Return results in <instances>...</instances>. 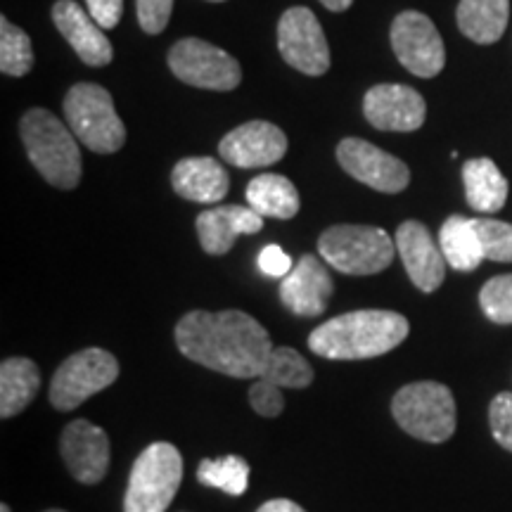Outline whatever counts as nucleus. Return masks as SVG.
Segmentation results:
<instances>
[{"instance_id": "nucleus-1", "label": "nucleus", "mask_w": 512, "mask_h": 512, "mask_svg": "<svg viewBox=\"0 0 512 512\" xmlns=\"http://www.w3.org/2000/svg\"><path fill=\"white\" fill-rule=\"evenodd\" d=\"M176 347L190 361L228 377H261L271 335L245 311H190L176 325Z\"/></svg>"}, {"instance_id": "nucleus-2", "label": "nucleus", "mask_w": 512, "mask_h": 512, "mask_svg": "<svg viewBox=\"0 0 512 512\" xmlns=\"http://www.w3.org/2000/svg\"><path fill=\"white\" fill-rule=\"evenodd\" d=\"M408 332L411 325L401 313L361 309L318 325L309 337V349L330 361H363L389 354Z\"/></svg>"}, {"instance_id": "nucleus-3", "label": "nucleus", "mask_w": 512, "mask_h": 512, "mask_svg": "<svg viewBox=\"0 0 512 512\" xmlns=\"http://www.w3.org/2000/svg\"><path fill=\"white\" fill-rule=\"evenodd\" d=\"M19 136L29 162L50 185L60 190H74L81 181V150L76 136L53 112L29 110L19 121Z\"/></svg>"}, {"instance_id": "nucleus-4", "label": "nucleus", "mask_w": 512, "mask_h": 512, "mask_svg": "<svg viewBox=\"0 0 512 512\" xmlns=\"http://www.w3.org/2000/svg\"><path fill=\"white\" fill-rule=\"evenodd\" d=\"M64 114L76 140L98 152L114 155L126 143V126L114 110L112 93L98 83H76L64 95Z\"/></svg>"}, {"instance_id": "nucleus-5", "label": "nucleus", "mask_w": 512, "mask_h": 512, "mask_svg": "<svg viewBox=\"0 0 512 512\" xmlns=\"http://www.w3.org/2000/svg\"><path fill=\"white\" fill-rule=\"evenodd\" d=\"M392 413L403 432L427 444H444L456 432V399L441 382L401 387L392 401Z\"/></svg>"}, {"instance_id": "nucleus-6", "label": "nucleus", "mask_w": 512, "mask_h": 512, "mask_svg": "<svg viewBox=\"0 0 512 512\" xmlns=\"http://www.w3.org/2000/svg\"><path fill=\"white\" fill-rule=\"evenodd\" d=\"M183 482V458L174 444L155 441L136 458L128 477L124 512H166Z\"/></svg>"}, {"instance_id": "nucleus-7", "label": "nucleus", "mask_w": 512, "mask_h": 512, "mask_svg": "<svg viewBox=\"0 0 512 512\" xmlns=\"http://www.w3.org/2000/svg\"><path fill=\"white\" fill-rule=\"evenodd\" d=\"M325 264L344 275H375L392 266L396 242L377 226H332L318 238Z\"/></svg>"}, {"instance_id": "nucleus-8", "label": "nucleus", "mask_w": 512, "mask_h": 512, "mask_svg": "<svg viewBox=\"0 0 512 512\" xmlns=\"http://www.w3.org/2000/svg\"><path fill=\"white\" fill-rule=\"evenodd\" d=\"M119 377V361L105 349L91 347L69 356L50 382V403L57 411H74Z\"/></svg>"}, {"instance_id": "nucleus-9", "label": "nucleus", "mask_w": 512, "mask_h": 512, "mask_svg": "<svg viewBox=\"0 0 512 512\" xmlns=\"http://www.w3.org/2000/svg\"><path fill=\"white\" fill-rule=\"evenodd\" d=\"M169 69L178 81L204 91H233L240 86L242 69L233 55L202 38H183L169 50Z\"/></svg>"}, {"instance_id": "nucleus-10", "label": "nucleus", "mask_w": 512, "mask_h": 512, "mask_svg": "<svg viewBox=\"0 0 512 512\" xmlns=\"http://www.w3.org/2000/svg\"><path fill=\"white\" fill-rule=\"evenodd\" d=\"M392 48L403 67L420 79H434L446 64V48L434 22L418 10H406L392 24Z\"/></svg>"}, {"instance_id": "nucleus-11", "label": "nucleus", "mask_w": 512, "mask_h": 512, "mask_svg": "<svg viewBox=\"0 0 512 512\" xmlns=\"http://www.w3.org/2000/svg\"><path fill=\"white\" fill-rule=\"evenodd\" d=\"M278 48L283 60L306 76H323L330 69L328 38L309 8H290L280 17Z\"/></svg>"}, {"instance_id": "nucleus-12", "label": "nucleus", "mask_w": 512, "mask_h": 512, "mask_svg": "<svg viewBox=\"0 0 512 512\" xmlns=\"http://www.w3.org/2000/svg\"><path fill=\"white\" fill-rule=\"evenodd\" d=\"M337 162L351 178L377 192L396 195L411 183V169L399 157L361 138H344L337 145Z\"/></svg>"}, {"instance_id": "nucleus-13", "label": "nucleus", "mask_w": 512, "mask_h": 512, "mask_svg": "<svg viewBox=\"0 0 512 512\" xmlns=\"http://www.w3.org/2000/svg\"><path fill=\"white\" fill-rule=\"evenodd\" d=\"M363 114L377 131L411 133L425 124L427 105L422 95L401 83H380L363 98Z\"/></svg>"}, {"instance_id": "nucleus-14", "label": "nucleus", "mask_w": 512, "mask_h": 512, "mask_svg": "<svg viewBox=\"0 0 512 512\" xmlns=\"http://www.w3.org/2000/svg\"><path fill=\"white\" fill-rule=\"evenodd\" d=\"M332 294H335V283L328 266L313 254H304L280 283V302L299 318L323 316Z\"/></svg>"}, {"instance_id": "nucleus-15", "label": "nucleus", "mask_w": 512, "mask_h": 512, "mask_svg": "<svg viewBox=\"0 0 512 512\" xmlns=\"http://www.w3.org/2000/svg\"><path fill=\"white\" fill-rule=\"evenodd\" d=\"M287 136L268 121H247L219 143V155L238 169H264L285 157Z\"/></svg>"}, {"instance_id": "nucleus-16", "label": "nucleus", "mask_w": 512, "mask_h": 512, "mask_svg": "<svg viewBox=\"0 0 512 512\" xmlns=\"http://www.w3.org/2000/svg\"><path fill=\"white\" fill-rule=\"evenodd\" d=\"M60 451L64 465L81 484H98L110 470V439L88 420H74L64 427Z\"/></svg>"}, {"instance_id": "nucleus-17", "label": "nucleus", "mask_w": 512, "mask_h": 512, "mask_svg": "<svg viewBox=\"0 0 512 512\" xmlns=\"http://www.w3.org/2000/svg\"><path fill=\"white\" fill-rule=\"evenodd\" d=\"M396 252L420 292H437L446 275V259L430 230L420 221H403L396 230Z\"/></svg>"}, {"instance_id": "nucleus-18", "label": "nucleus", "mask_w": 512, "mask_h": 512, "mask_svg": "<svg viewBox=\"0 0 512 512\" xmlns=\"http://www.w3.org/2000/svg\"><path fill=\"white\" fill-rule=\"evenodd\" d=\"M53 22L83 62L91 67H107L112 62L114 50L105 29L76 0H57L53 5Z\"/></svg>"}, {"instance_id": "nucleus-19", "label": "nucleus", "mask_w": 512, "mask_h": 512, "mask_svg": "<svg viewBox=\"0 0 512 512\" xmlns=\"http://www.w3.org/2000/svg\"><path fill=\"white\" fill-rule=\"evenodd\" d=\"M261 228H264V216L240 204L214 207L197 216V238L204 252L211 256L228 254L240 235H256L261 233Z\"/></svg>"}, {"instance_id": "nucleus-20", "label": "nucleus", "mask_w": 512, "mask_h": 512, "mask_svg": "<svg viewBox=\"0 0 512 512\" xmlns=\"http://www.w3.org/2000/svg\"><path fill=\"white\" fill-rule=\"evenodd\" d=\"M171 185L183 200L219 204L228 195L230 176L214 157H185L171 171Z\"/></svg>"}, {"instance_id": "nucleus-21", "label": "nucleus", "mask_w": 512, "mask_h": 512, "mask_svg": "<svg viewBox=\"0 0 512 512\" xmlns=\"http://www.w3.org/2000/svg\"><path fill=\"white\" fill-rule=\"evenodd\" d=\"M465 197L475 211L496 214L508 202V178L494 164V159L477 157L463 166Z\"/></svg>"}, {"instance_id": "nucleus-22", "label": "nucleus", "mask_w": 512, "mask_h": 512, "mask_svg": "<svg viewBox=\"0 0 512 512\" xmlns=\"http://www.w3.org/2000/svg\"><path fill=\"white\" fill-rule=\"evenodd\" d=\"M510 17V0H460L456 19L458 29L479 43L489 46L505 34Z\"/></svg>"}, {"instance_id": "nucleus-23", "label": "nucleus", "mask_w": 512, "mask_h": 512, "mask_svg": "<svg viewBox=\"0 0 512 512\" xmlns=\"http://www.w3.org/2000/svg\"><path fill=\"white\" fill-rule=\"evenodd\" d=\"M247 204L264 219L287 221L299 214V192L290 178L261 174L247 185Z\"/></svg>"}, {"instance_id": "nucleus-24", "label": "nucleus", "mask_w": 512, "mask_h": 512, "mask_svg": "<svg viewBox=\"0 0 512 512\" xmlns=\"http://www.w3.org/2000/svg\"><path fill=\"white\" fill-rule=\"evenodd\" d=\"M41 389V373L29 358H8L0 366V418L22 413Z\"/></svg>"}, {"instance_id": "nucleus-25", "label": "nucleus", "mask_w": 512, "mask_h": 512, "mask_svg": "<svg viewBox=\"0 0 512 512\" xmlns=\"http://www.w3.org/2000/svg\"><path fill=\"white\" fill-rule=\"evenodd\" d=\"M439 247L444 252L446 264L460 273L475 271L486 259L475 223L460 214L448 216L444 221V226L439 230Z\"/></svg>"}, {"instance_id": "nucleus-26", "label": "nucleus", "mask_w": 512, "mask_h": 512, "mask_svg": "<svg viewBox=\"0 0 512 512\" xmlns=\"http://www.w3.org/2000/svg\"><path fill=\"white\" fill-rule=\"evenodd\" d=\"M197 479L209 489H221L228 496H242L249 486V463L240 456L207 458L197 467Z\"/></svg>"}, {"instance_id": "nucleus-27", "label": "nucleus", "mask_w": 512, "mask_h": 512, "mask_svg": "<svg viewBox=\"0 0 512 512\" xmlns=\"http://www.w3.org/2000/svg\"><path fill=\"white\" fill-rule=\"evenodd\" d=\"M261 377L278 384L280 389H304L313 382V368L299 351L290 347H273Z\"/></svg>"}, {"instance_id": "nucleus-28", "label": "nucleus", "mask_w": 512, "mask_h": 512, "mask_svg": "<svg viewBox=\"0 0 512 512\" xmlns=\"http://www.w3.org/2000/svg\"><path fill=\"white\" fill-rule=\"evenodd\" d=\"M34 67V48L27 31H22L8 17L0 19V72L5 76H24Z\"/></svg>"}, {"instance_id": "nucleus-29", "label": "nucleus", "mask_w": 512, "mask_h": 512, "mask_svg": "<svg viewBox=\"0 0 512 512\" xmlns=\"http://www.w3.org/2000/svg\"><path fill=\"white\" fill-rule=\"evenodd\" d=\"M479 304L491 323L512 325V273L491 278L479 292Z\"/></svg>"}, {"instance_id": "nucleus-30", "label": "nucleus", "mask_w": 512, "mask_h": 512, "mask_svg": "<svg viewBox=\"0 0 512 512\" xmlns=\"http://www.w3.org/2000/svg\"><path fill=\"white\" fill-rule=\"evenodd\" d=\"M482 242L484 256L501 264H512V226L494 219H472Z\"/></svg>"}, {"instance_id": "nucleus-31", "label": "nucleus", "mask_w": 512, "mask_h": 512, "mask_svg": "<svg viewBox=\"0 0 512 512\" xmlns=\"http://www.w3.org/2000/svg\"><path fill=\"white\" fill-rule=\"evenodd\" d=\"M249 406L254 408L261 418H278L285 408L283 392L278 384L256 377V382L249 387Z\"/></svg>"}, {"instance_id": "nucleus-32", "label": "nucleus", "mask_w": 512, "mask_h": 512, "mask_svg": "<svg viewBox=\"0 0 512 512\" xmlns=\"http://www.w3.org/2000/svg\"><path fill=\"white\" fill-rule=\"evenodd\" d=\"M489 425L498 444L512 453V392H501L491 401Z\"/></svg>"}, {"instance_id": "nucleus-33", "label": "nucleus", "mask_w": 512, "mask_h": 512, "mask_svg": "<svg viewBox=\"0 0 512 512\" xmlns=\"http://www.w3.org/2000/svg\"><path fill=\"white\" fill-rule=\"evenodd\" d=\"M138 24L145 34H162L174 12V0H136Z\"/></svg>"}, {"instance_id": "nucleus-34", "label": "nucleus", "mask_w": 512, "mask_h": 512, "mask_svg": "<svg viewBox=\"0 0 512 512\" xmlns=\"http://www.w3.org/2000/svg\"><path fill=\"white\" fill-rule=\"evenodd\" d=\"M259 268L261 273L271 275V278H285V275H290L294 264L283 247L266 245L259 254Z\"/></svg>"}, {"instance_id": "nucleus-35", "label": "nucleus", "mask_w": 512, "mask_h": 512, "mask_svg": "<svg viewBox=\"0 0 512 512\" xmlns=\"http://www.w3.org/2000/svg\"><path fill=\"white\" fill-rule=\"evenodd\" d=\"M88 12L102 29L110 31L119 24L121 12H124V0H86Z\"/></svg>"}, {"instance_id": "nucleus-36", "label": "nucleus", "mask_w": 512, "mask_h": 512, "mask_svg": "<svg viewBox=\"0 0 512 512\" xmlns=\"http://www.w3.org/2000/svg\"><path fill=\"white\" fill-rule=\"evenodd\" d=\"M256 512H306V510L299 503L290 501V498H273V501L264 503Z\"/></svg>"}, {"instance_id": "nucleus-37", "label": "nucleus", "mask_w": 512, "mask_h": 512, "mask_svg": "<svg viewBox=\"0 0 512 512\" xmlns=\"http://www.w3.org/2000/svg\"><path fill=\"white\" fill-rule=\"evenodd\" d=\"M320 3H323L330 12H344L351 8V3H354V0H320Z\"/></svg>"}, {"instance_id": "nucleus-38", "label": "nucleus", "mask_w": 512, "mask_h": 512, "mask_svg": "<svg viewBox=\"0 0 512 512\" xmlns=\"http://www.w3.org/2000/svg\"><path fill=\"white\" fill-rule=\"evenodd\" d=\"M0 512H10V508H8V505L3 503V505H0Z\"/></svg>"}, {"instance_id": "nucleus-39", "label": "nucleus", "mask_w": 512, "mask_h": 512, "mask_svg": "<svg viewBox=\"0 0 512 512\" xmlns=\"http://www.w3.org/2000/svg\"><path fill=\"white\" fill-rule=\"evenodd\" d=\"M211 3H223V0H211Z\"/></svg>"}, {"instance_id": "nucleus-40", "label": "nucleus", "mask_w": 512, "mask_h": 512, "mask_svg": "<svg viewBox=\"0 0 512 512\" xmlns=\"http://www.w3.org/2000/svg\"><path fill=\"white\" fill-rule=\"evenodd\" d=\"M46 512H64V510H46Z\"/></svg>"}]
</instances>
